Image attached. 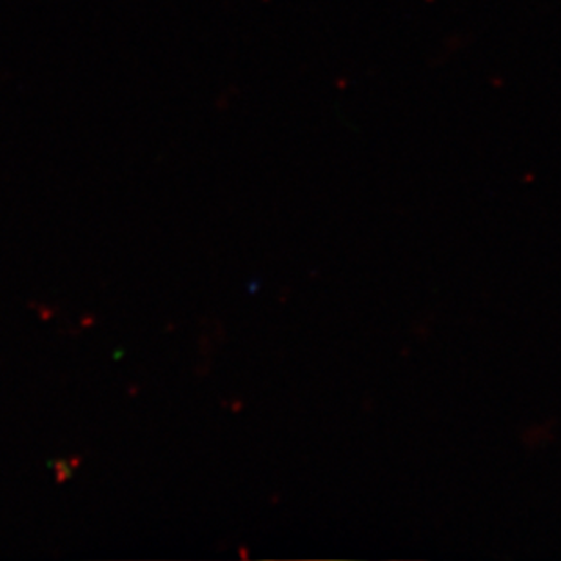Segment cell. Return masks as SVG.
<instances>
[{
  "mask_svg": "<svg viewBox=\"0 0 561 561\" xmlns=\"http://www.w3.org/2000/svg\"><path fill=\"white\" fill-rule=\"evenodd\" d=\"M55 469L59 472V477H57L59 483L66 482V480L71 477V469H69V463H66V461H57Z\"/></svg>",
  "mask_w": 561,
  "mask_h": 561,
  "instance_id": "6da1fadb",
  "label": "cell"
}]
</instances>
